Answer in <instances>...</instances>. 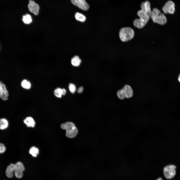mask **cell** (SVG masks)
<instances>
[{"instance_id": "obj_1", "label": "cell", "mask_w": 180, "mask_h": 180, "mask_svg": "<svg viewBox=\"0 0 180 180\" xmlns=\"http://www.w3.org/2000/svg\"><path fill=\"white\" fill-rule=\"evenodd\" d=\"M137 14L139 18L135 19L133 21V24L136 28L142 29L147 24L150 17L141 10L138 11Z\"/></svg>"}, {"instance_id": "obj_2", "label": "cell", "mask_w": 180, "mask_h": 180, "mask_svg": "<svg viewBox=\"0 0 180 180\" xmlns=\"http://www.w3.org/2000/svg\"><path fill=\"white\" fill-rule=\"evenodd\" d=\"M60 127L62 129L66 130V136L68 138H74L78 134L77 128L74 124L72 122H67L62 124Z\"/></svg>"}, {"instance_id": "obj_3", "label": "cell", "mask_w": 180, "mask_h": 180, "mask_svg": "<svg viewBox=\"0 0 180 180\" xmlns=\"http://www.w3.org/2000/svg\"><path fill=\"white\" fill-rule=\"evenodd\" d=\"M150 18L154 22L161 25H164L167 22L165 15L157 8H154L152 11Z\"/></svg>"}, {"instance_id": "obj_4", "label": "cell", "mask_w": 180, "mask_h": 180, "mask_svg": "<svg viewBox=\"0 0 180 180\" xmlns=\"http://www.w3.org/2000/svg\"><path fill=\"white\" fill-rule=\"evenodd\" d=\"M134 32L131 28L124 27L121 28L119 32V36L122 42H126L132 39L134 37Z\"/></svg>"}, {"instance_id": "obj_5", "label": "cell", "mask_w": 180, "mask_h": 180, "mask_svg": "<svg viewBox=\"0 0 180 180\" xmlns=\"http://www.w3.org/2000/svg\"><path fill=\"white\" fill-rule=\"evenodd\" d=\"M176 166L174 164L166 165L163 169V174L164 177L169 180L174 178L176 174Z\"/></svg>"}, {"instance_id": "obj_6", "label": "cell", "mask_w": 180, "mask_h": 180, "mask_svg": "<svg viewBox=\"0 0 180 180\" xmlns=\"http://www.w3.org/2000/svg\"><path fill=\"white\" fill-rule=\"evenodd\" d=\"M25 169L24 165L20 162H17L14 164V172L16 176L18 178H22Z\"/></svg>"}, {"instance_id": "obj_7", "label": "cell", "mask_w": 180, "mask_h": 180, "mask_svg": "<svg viewBox=\"0 0 180 180\" xmlns=\"http://www.w3.org/2000/svg\"><path fill=\"white\" fill-rule=\"evenodd\" d=\"M175 6L174 2L172 0H169L166 2L162 7V10L165 14H173L175 11Z\"/></svg>"}, {"instance_id": "obj_8", "label": "cell", "mask_w": 180, "mask_h": 180, "mask_svg": "<svg viewBox=\"0 0 180 180\" xmlns=\"http://www.w3.org/2000/svg\"><path fill=\"white\" fill-rule=\"evenodd\" d=\"M71 2L75 6L83 10L86 11L89 6L85 0H71Z\"/></svg>"}, {"instance_id": "obj_9", "label": "cell", "mask_w": 180, "mask_h": 180, "mask_svg": "<svg viewBox=\"0 0 180 180\" xmlns=\"http://www.w3.org/2000/svg\"><path fill=\"white\" fill-rule=\"evenodd\" d=\"M28 8L30 11L35 15H38L39 13L40 7L38 5L32 0H29Z\"/></svg>"}, {"instance_id": "obj_10", "label": "cell", "mask_w": 180, "mask_h": 180, "mask_svg": "<svg viewBox=\"0 0 180 180\" xmlns=\"http://www.w3.org/2000/svg\"><path fill=\"white\" fill-rule=\"evenodd\" d=\"M9 93L5 84L0 82V98L2 100H6L8 98Z\"/></svg>"}, {"instance_id": "obj_11", "label": "cell", "mask_w": 180, "mask_h": 180, "mask_svg": "<svg viewBox=\"0 0 180 180\" xmlns=\"http://www.w3.org/2000/svg\"><path fill=\"white\" fill-rule=\"evenodd\" d=\"M141 10L150 16L152 12L150 4L149 1L146 0L141 4Z\"/></svg>"}, {"instance_id": "obj_12", "label": "cell", "mask_w": 180, "mask_h": 180, "mask_svg": "<svg viewBox=\"0 0 180 180\" xmlns=\"http://www.w3.org/2000/svg\"><path fill=\"white\" fill-rule=\"evenodd\" d=\"M125 94L126 98H130L134 95V92L132 87L129 85L126 84L122 88Z\"/></svg>"}, {"instance_id": "obj_13", "label": "cell", "mask_w": 180, "mask_h": 180, "mask_svg": "<svg viewBox=\"0 0 180 180\" xmlns=\"http://www.w3.org/2000/svg\"><path fill=\"white\" fill-rule=\"evenodd\" d=\"M14 164L11 163L6 168V176L9 178H12L14 176Z\"/></svg>"}, {"instance_id": "obj_14", "label": "cell", "mask_w": 180, "mask_h": 180, "mask_svg": "<svg viewBox=\"0 0 180 180\" xmlns=\"http://www.w3.org/2000/svg\"><path fill=\"white\" fill-rule=\"evenodd\" d=\"M24 122L28 127L33 128L35 125V122L34 119L30 116L26 118L24 120Z\"/></svg>"}, {"instance_id": "obj_15", "label": "cell", "mask_w": 180, "mask_h": 180, "mask_svg": "<svg viewBox=\"0 0 180 180\" xmlns=\"http://www.w3.org/2000/svg\"><path fill=\"white\" fill-rule=\"evenodd\" d=\"M8 126L9 122L7 119L4 118H0V130H6L8 128Z\"/></svg>"}, {"instance_id": "obj_16", "label": "cell", "mask_w": 180, "mask_h": 180, "mask_svg": "<svg viewBox=\"0 0 180 180\" xmlns=\"http://www.w3.org/2000/svg\"><path fill=\"white\" fill-rule=\"evenodd\" d=\"M22 20L25 24H29L32 23V17L30 14H26L23 16Z\"/></svg>"}, {"instance_id": "obj_17", "label": "cell", "mask_w": 180, "mask_h": 180, "mask_svg": "<svg viewBox=\"0 0 180 180\" xmlns=\"http://www.w3.org/2000/svg\"><path fill=\"white\" fill-rule=\"evenodd\" d=\"M81 60L78 56H75L71 59V63L74 66H80L81 62Z\"/></svg>"}, {"instance_id": "obj_18", "label": "cell", "mask_w": 180, "mask_h": 180, "mask_svg": "<svg viewBox=\"0 0 180 180\" xmlns=\"http://www.w3.org/2000/svg\"><path fill=\"white\" fill-rule=\"evenodd\" d=\"M21 84L22 88L26 90L30 89L31 86L30 82L26 79H24L22 80L21 82Z\"/></svg>"}, {"instance_id": "obj_19", "label": "cell", "mask_w": 180, "mask_h": 180, "mask_svg": "<svg viewBox=\"0 0 180 180\" xmlns=\"http://www.w3.org/2000/svg\"><path fill=\"white\" fill-rule=\"evenodd\" d=\"M30 154L34 157H36L39 154V150L36 147L33 146L31 147L29 150Z\"/></svg>"}, {"instance_id": "obj_20", "label": "cell", "mask_w": 180, "mask_h": 180, "mask_svg": "<svg viewBox=\"0 0 180 180\" xmlns=\"http://www.w3.org/2000/svg\"><path fill=\"white\" fill-rule=\"evenodd\" d=\"M75 17L77 20L82 22H84L86 19V18L84 15L78 12L76 13Z\"/></svg>"}, {"instance_id": "obj_21", "label": "cell", "mask_w": 180, "mask_h": 180, "mask_svg": "<svg viewBox=\"0 0 180 180\" xmlns=\"http://www.w3.org/2000/svg\"><path fill=\"white\" fill-rule=\"evenodd\" d=\"M54 96L58 98H61L63 95L62 88H57L54 90Z\"/></svg>"}, {"instance_id": "obj_22", "label": "cell", "mask_w": 180, "mask_h": 180, "mask_svg": "<svg viewBox=\"0 0 180 180\" xmlns=\"http://www.w3.org/2000/svg\"><path fill=\"white\" fill-rule=\"evenodd\" d=\"M116 95L118 98L122 100H124L126 98L122 88L118 90Z\"/></svg>"}, {"instance_id": "obj_23", "label": "cell", "mask_w": 180, "mask_h": 180, "mask_svg": "<svg viewBox=\"0 0 180 180\" xmlns=\"http://www.w3.org/2000/svg\"><path fill=\"white\" fill-rule=\"evenodd\" d=\"M68 88L70 92L72 93H74L76 92V88L74 84L70 83L68 85Z\"/></svg>"}, {"instance_id": "obj_24", "label": "cell", "mask_w": 180, "mask_h": 180, "mask_svg": "<svg viewBox=\"0 0 180 180\" xmlns=\"http://www.w3.org/2000/svg\"><path fill=\"white\" fill-rule=\"evenodd\" d=\"M6 148L3 143L0 142V154H2L6 151Z\"/></svg>"}, {"instance_id": "obj_25", "label": "cell", "mask_w": 180, "mask_h": 180, "mask_svg": "<svg viewBox=\"0 0 180 180\" xmlns=\"http://www.w3.org/2000/svg\"><path fill=\"white\" fill-rule=\"evenodd\" d=\"M84 88L82 86L80 87L78 89L77 92L79 93H82L83 91Z\"/></svg>"}, {"instance_id": "obj_26", "label": "cell", "mask_w": 180, "mask_h": 180, "mask_svg": "<svg viewBox=\"0 0 180 180\" xmlns=\"http://www.w3.org/2000/svg\"><path fill=\"white\" fill-rule=\"evenodd\" d=\"M62 89L63 92V95H65L66 93V90L64 88H62Z\"/></svg>"}, {"instance_id": "obj_27", "label": "cell", "mask_w": 180, "mask_h": 180, "mask_svg": "<svg viewBox=\"0 0 180 180\" xmlns=\"http://www.w3.org/2000/svg\"><path fill=\"white\" fill-rule=\"evenodd\" d=\"M156 180H163L162 178L161 177H159L157 178Z\"/></svg>"}, {"instance_id": "obj_28", "label": "cell", "mask_w": 180, "mask_h": 180, "mask_svg": "<svg viewBox=\"0 0 180 180\" xmlns=\"http://www.w3.org/2000/svg\"><path fill=\"white\" fill-rule=\"evenodd\" d=\"M178 79L179 81L180 82V74L179 75Z\"/></svg>"}, {"instance_id": "obj_29", "label": "cell", "mask_w": 180, "mask_h": 180, "mask_svg": "<svg viewBox=\"0 0 180 180\" xmlns=\"http://www.w3.org/2000/svg\"></svg>"}]
</instances>
